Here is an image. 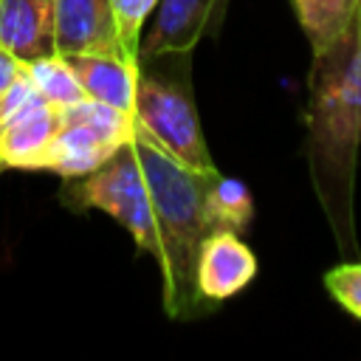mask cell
<instances>
[{"label":"cell","instance_id":"7c38bea8","mask_svg":"<svg viewBox=\"0 0 361 361\" xmlns=\"http://www.w3.org/2000/svg\"><path fill=\"white\" fill-rule=\"evenodd\" d=\"M206 217L212 228L248 231L254 220V197L240 178L212 172L206 180Z\"/></svg>","mask_w":361,"mask_h":361},{"label":"cell","instance_id":"4fadbf2b","mask_svg":"<svg viewBox=\"0 0 361 361\" xmlns=\"http://www.w3.org/2000/svg\"><path fill=\"white\" fill-rule=\"evenodd\" d=\"M313 54L330 48L353 23L361 0H290Z\"/></svg>","mask_w":361,"mask_h":361},{"label":"cell","instance_id":"30bf717a","mask_svg":"<svg viewBox=\"0 0 361 361\" xmlns=\"http://www.w3.org/2000/svg\"><path fill=\"white\" fill-rule=\"evenodd\" d=\"M68 62L87 99L133 113L141 62H130L121 54H68Z\"/></svg>","mask_w":361,"mask_h":361},{"label":"cell","instance_id":"277c9868","mask_svg":"<svg viewBox=\"0 0 361 361\" xmlns=\"http://www.w3.org/2000/svg\"><path fill=\"white\" fill-rule=\"evenodd\" d=\"M59 197L73 212L96 209L110 214L133 237L135 248L141 254H149L158 262L161 245H158V228L152 214V197H149L141 161L133 149V141L124 144L99 169L82 178H65Z\"/></svg>","mask_w":361,"mask_h":361},{"label":"cell","instance_id":"8fae6325","mask_svg":"<svg viewBox=\"0 0 361 361\" xmlns=\"http://www.w3.org/2000/svg\"><path fill=\"white\" fill-rule=\"evenodd\" d=\"M0 45L23 62L54 54V0H0Z\"/></svg>","mask_w":361,"mask_h":361},{"label":"cell","instance_id":"6da1fadb","mask_svg":"<svg viewBox=\"0 0 361 361\" xmlns=\"http://www.w3.org/2000/svg\"><path fill=\"white\" fill-rule=\"evenodd\" d=\"M347 31L324 51L313 54L307 76V164L313 192L330 223L344 259L358 254L355 240V166L361 124L347 93Z\"/></svg>","mask_w":361,"mask_h":361},{"label":"cell","instance_id":"2e32d148","mask_svg":"<svg viewBox=\"0 0 361 361\" xmlns=\"http://www.w3.org/2000/svg\"><path fill=\"white\" fill-rule=\"evenodd\" d=\"M322 285L338 307H344L353 319L361 322V259L353 257L333 265L330 271H324Z\"/></svg>","mask_w":361,"mask_h":361},{"label":"cell","instance_id":"e0dca14e","mask_svg":"<svg viewBox=\"0 0 361 361\" xmlns=\"http://www.w3.org/2000/svg\"><path fill=\"white\" fill-rule=\"evenodd\" d=\"M347 37H350V45H347V93H350L353 110H355L358 124H361V3H358V11L347 28Z\"/></svg>","mask_w":361,"mask_h":361},{"label":"cell","instance_id":"3957f363","mask_svg":"<svg viewBox=\"0 0 361 361\" xmlns=\"http://www.w3.org/2000/svg\"><path fill=\"white\" fill-rule=\"evenodd\" d=\"M186 68L189 62L183 65V71H175L166 76V73L147 71L141 62L133 124H135V135L152 141L186 169L212 175L217 172V166L203 138Z\"/></svg>","mask_w":361,"mask_h":361},{"label":"cell","instance_id":"8992f818","mask_svg":"<svg viewBox=\"0 0 361 361\" xmlns=\"http://www.w3.org/2000/svg\"><path fill=\"white\" fill-rule=\"evenodd\" d=\"M257 271H259L257 257L237 231L212 228L200 243V254L195 265V296L200 313L237 296L243 288L254 282Z\"/></svg>","mask_w":361,"mask_h":361},{"label":"cell","instance_id":"5bb4252c","mask_svg":"<svg viewBox=\"0 0 361 361\" xmlns=\"http://www.w3.org/2000/svg\"><path fill=\"white\" fill-rule=\"evenodd\" d=\"M28 73H31L34 87H37L54 107H59V110H62V107H71V104H76V102H82V99H87L65 54H56V51H54V54H45V56L31 59V62H28Z\"/></svg>","mask_w":361,"mask_h":361},{"label":"cell","instance_id":"ba28073f","mask_svg":"<svg viewBox=\"0 0 361 361\" xmlns=\"http://www.w3.org/2000/svg\"><path fill=\"white\" fill-rule=\"evenodd\" d=\"M124 144H118L110 135H104L102 130H96L90 121L76 116L71 107H62V121L51 141L45 169L56 172L59 178H82V175L99 169Z\"/></svg>","mask_w":361,"mask_h":361},{"label":"cell","instance_id":"7a4b0ae2","mask_svg":"<svg viewBox=\"0 0 361 361\" xmlns=\"http://www.w3.org/2000/svg\"><path fill=\"white\" fill-rule=\"evenodd\" d=\"M133 149L141 161L152 214L158 228V271L164 290V310L169 319L200 316L195 296V265L203 237L212 231L206 217V180L209 175L186 169L152 141L133 135Z\"/></svg>","mask_w":361,"mask_h":361},{"label":"cell","instance_id":"9c48e42d","mask_svg":"<svg viewBox=\"0 0 361 361\" xmlns=\"http://www.w3.org/2000/svg\"><path fill=\"white\" fill-rule=\"evenodd\" d=\"M217 0H158L149 31L141 37V59L192 54L203 37Z\"/></svg>","mask_w":361,"mask_h":361},{"label":"cell","instance_id":"9a60e30c","mask_svg":"<svg viewBox=\"0 0 361 361\" xmlns=\"http://www.w3.org/2000/svg\"><path fill=\"white\" fill-rule=\"evenodd\" d=\"M158 0H110L116 37L127 59L141 62V31L144 23L152 17Z\"/></svg>","mask_w":361,"mask_h":361},{"label":"cell","instance_id":"52a82bcc","mask_svg":"<svg viewBox=\"0 0 361 361\" xmlns=\"http://www.w3.org/2000/svg\"><path fill=\"white\" fill-rule=\"evenodd\" d=\"M56 54H121L110 0H54ZM133 62V59H130Z\"/></svg>","mask_w":361,"mask_h":361},{"label":"cell","instance_id":"5b68a950","mask_svg":"<svg viewBox=\"0 0 361 361\" xmlns=\"http://www.w3.org/2000/svg\"><path fill=\"white\" fill-rule=\"evenodd\" d=\"M62 110L54 107L31 82V73L17 79L0 104V164L3 169H45L51 141L59 130Z\"/></svg>","mask_w":361,"mask_h":361},{"label":"cell","instance_id":"ac0fdd59","mask_svg":"<svg viewBox=\"0 0 361 361\" xmlns=\"http://www.w3.org/2000/svg\"><path fill=\"white\" fill-rule=\"evenodd\" d=\"M25 68H28V62H23L20 56H14L11 51H6L0 45V104L6 102V96L17 85V79L25 73Z\"/></svg>","mask_w":361,"mask_h":361},{"label":"cell","instance_id":"d6986e66","mask_svg":"<svg viewBox=\"0 0 361 361\" xmlns=\"http://www.w3.org/2000/svg\"><path fill=\"white\" fill-rule=\"evenodd\" d=\"M0 172H3V164H0Z\"/></svg>","mask_w":361,"mask_h":361}]
</instances>
